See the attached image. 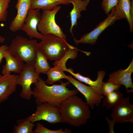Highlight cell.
Returning <instances> with one entry per match:
<instances>
[{"instance_id":"cell-1","label":"cell","mask_w":133,"mask_h":133,"mask_svg":"<svg viewBox=\"0 0 133 133\" xmlns=\"http://www.w3.org/2000/svg\"><path fill=\"white\" fill-rule=\"evenodd\" d=\"M60 81L59 84L48 86L40 77L38 81L34 84L35 86L33 90L36 104L47 102L59 108L64 101L78 93L79 91L76 89L70 90L67 88L70 83L68 81L65 82Z\"/></svg>"},{"instance_id":"cell-2","label":"cell","mask_w":133,"mask_h":133,"mask_svg":"<svg viewBox=\"0 0 133 133\" xmlns=\"http://www.w3.org/2000/svg\"><path fill=\"white\" fill-rule=\"evenodd\" d=\"M62 122L78 127L85 124L90 117L89 107L76 95L64 101L59 108Z\"/></svg>"},{"instance_id":"cell-3","label":"cell","mask_w":133,"mask_h":133,"mask_svg":"<svg viewBox=\"0 0 133 133\" xmlns=\"http://www.w3.org/2000/svg\"><path fill=\"white\" fill-rule=\"evenodd\" d=\"M38 44L36 40H29L18 35L12 40L7 50L14 57L34 67Z\"/></svg>"},{"instance_id":"cell-4","label":"cell","mask_w":133,"mask_h":133,"mask_svg":"<svg viewBox=\"0 0 133 133\" xmlns=\"http://www.w3.org/2000/svg\"><path fill=\"white\" fill-rule=\"evenodd\" d=\"M41 41L38 44V50L50 60L61 59L72 46L66 39L53 34L44 35Z\"/></svg>"},{"instance_id":"cell-5","label":"cell","mask_w":133,"mask_h":133,"mask_svg":"<svg viewBox=\"0 0 133 133\" xmlns=\"http://www.w3.org/2000/svg\"><path fill=\"white\" fill-rule=\"evenodd\" d=\"M111 117V120L105 118L109 125V133H114V126L116 123H133V105L129 98H123L113 107Z\"/></svg>"},{"instance_id":"cell-6","label":"cell","mask_w":133,"mask_h":133,"mask_svg":"<svg viewBox=\"0 0 133 133\" xmlns=\"http://www.w3.org/2000/svg\"><path fill=\"white\" fill-rule=\"evenodd\" d=\"M19 74L16 83L22 87L20 96L23 99L29 100L31 99L33 95L31 85L38 81L40 73L36 72L34 67L26 63Z\"/></svg>"},{"instance_id":"cell-7","label":"cell","mask_w":133,"mask_h":133,"mask_svg":"<svg viewBox=\"0 0 133 133\" xmlns=\"http://www.w3.org/2000/svg\"><path fill=\"white\" fill-rule=\"evenodd\" d=\"M61 8V6L58 5L51 10H43L37 26L38 30L40 33L44 35L52 34L66 39V34L55 20L56 14Z\"/></svg>"},{"instance_id":"cell-8","label":"cell","mask_w":133,"mask_h":133,"mask_svg":"<svg viewBox=\"0 0 133 133\" xmlns=\"http://www.w3.org/2000/svg\"><path fill=\"white\" fill-rule=\"evenodd\" d=\"M122 19L117 13L115 7L111 10L107 17L100 22L92 31L84 34L79 40L74 38V43L77 45L80 43L95 44L101 33L108 27L111 26L117 20Z\"/></svg>"},{"instance_id":"cell-9","label":"cell","mask_w":133,"mask_h":133,"mask_svg":"<svg viewBox=\"0 0 133 133\" xmlns=\"http://www.w3.org/2000/svg\"><path fill=\"white\" fill-rule=\"evenodd\" d=\"M36 105L34 113L27 117L31 122L34 123L44 120L51 124L62 122L59 107L47 102L40 103Z\"/></svg>"},{"instance_id":"cell-10","label":"cell","mask_w":133,"mask_h":133,"mask_svg":"<svg viewBox=\"0 0 133 133\" xmlns=\"http://www.w3.org/2000/svg\"><path fill=\"white\" fill-rule=\"evenodd\" d=\"M66 79L84 96L86 102L91 109H93L95 105L97 106L99 105L104 96L99 93L92 87L83 84L71 76H67Z\"/></svg>"},{"instance_id":"cell-11","label":"cell","mask_w":133,"mask_h":133,"mask_svg":"<svg viewBox=\"0 0 133 133\" xmlns=\"http://www.w3.org/2000/svg\"><path fill=\"white\" fill-rule=\"evenodd\" d=\"M40 10L39 9H29L21 29L31 39L35 38L41 40L44 35L39 33L37 30L38 25L41 18Z\"/></svg>"},{"instance_id":"cell-12","label":"cell","mask_w":133,"mask_h":133,"mask_svg":"<svg viewBox=\"0 0 133 133\" xmlns=\"http://www.w3.org/2000/svg\"><path fill=\"white\" fill-rule=\"evenodd\" d=\"M133 72V59L125 69H119L111 73L109 76L108 81L113 83L125 87L128 93L133 92V84L131 74Z\"/></svg>"},{"instance_id":"cell-13","label":"cell","mask_w":133,"mask_h":133,"mask_svg":"<svg viewBox=\"0 0 133 133\" xmlns=\"http://www.w3.org/2000/svg\"><path fill=\"white\" fill-rule=\"evenodd\" d=\"M30 5L31 0H17L15 5L17 14L9 26V29L11 31L16 32L21 30L30 9Z\"/></svg>"},{"instance_id":"cell-14","label":"cell","mask_w":133,"mask_h":133,"mask_svg":"<svg viewBox=\"0 0 133 133\" xmlns=\"http://www.w3.org/2000/svg\"><path fill=\"white\" fill-rule=\"evenodd\" d=\"M18 75L9 73L0 74V103L7 100L16 90Z\"/></svg>"},{"instance_id":"cell-15","label":"cell","mask_w":133,"mask_h":133,"mask_svg":"<svg viewBox=\"0 0 133 133\" xmlns=\"http://www.w3.org/2000/svg\"><path fill=\"white\" fill-rule=\"evenodd\" d=\"M69 2L72 4L73 8L69 13L71 26L69 32L73 35V29L77 25L78 20L81 17V13L85 11L90 2L89 0H68Z\"/></svg>"},{"instance_id":"cell-16","label":"cell","mask_w":133,"mask_h":133,"mask_svg":"<svg viewBox=\"0 0 133 133\" xmlns=\"http://www.w3.org/2000/svg\"><path fill=\"white\" fill-rule=\"evenodd\" d=\"M66 71L69 73L78 81L84 83L93 88L99 93L101 94V88L103 80L105 73L103 70H100L98 72V76L95 81L92 80L89 77H85L79 73H75L71 68H67Z\"/></svg>"},{"instance_id":"cell-17","label":"cell","mask_w":133,"mask_h":133,"mask_svg":"<svg viewBox=\"0 0 133 133\" xmlns=\"http://www.w3.org/2000/svg\"><path fill=\"white\" fill-rule=\"evenodd\" d=\"M117 13L122 19H126L129 25L130 31H133V7L131 0H118L115 7Z\"/></svg>"},{"instance_id":"cell-18","label":"cell","mask_w":133,"mask_h":133,"mask_svg":"<svg viewBox=\"0 0 133 133\" xmlns=\"http://www.w3.org/2000/svg\"><path fill=\"white\" fill-rule=\"evenodd\" d=\"M4 58L6 63L2 66L1 73L3 75L11 73V72L16 73L20 72L24 64L23 61L14 57L7 50L4 52Z\"/></svg>"},{"instance_id":"cell-19","label":"cell","mask_w":133,"mask_h":133,"mask_svg":"<svg viewBox=\"0 0 133 133\" xmlns=\"http://www.w3.org/2000/svg\"><path fill=\"white\" fill-rule=\"evenodd\" d=\"M70 4L68 0H31L30 9L49 11L61 4L67 5Z\"/></svg>"},{"instance_id":"cell-20","label":"cell","mask_w":133,"mask_h":133,"mask_svg":"<svg viewBox=\"0 0 133 133\" xmlns=\"http://www.w3.org/2000/svg\"><path fill=\"white\" fill-rule=\"evenodd\" d=\"M64 71L60 66L54 65L51 67L46 73L47 79L45 81L47 84H53L56 82L60 81L61 79H66L67 76L64 72Z\"/></svg>"},{"instance_id":"cell-21","label":"cell","mask_w":133,"mask_h":133,"mask_svg":"<svg viewBox=\"0 0 133 133\" xmlns=\"http://www.w3.org/2000/svg\"><path fill=\"white\" fill-rule=\"evenodd\" d=\"M35 126L34 123L29 120L27 117L17 120L13 127V133H33Z\"/></svg>"},{"instance_id":"cell-22","label":"cell","mask_w":133,"mask_h":133,"mask_svg":"<svg viewBox=\"0 0 133 133\" xmlns=\"http://www.w3.org/2000/svg\"><path fill=\"white\" fill-rule=\"evenodd\" d=\"M48 59L41 52L37 50L34 67L38 73L46 74L51 68L47 61Z\"/></svg>"},{"instance_id":"cell-23","label":"cell","mask_w":133,"mask_h":133,"mask_svg":"<svg viewBox=\"0 0 133 133\" xmlns=\"http://www.w3.org/2000/svg\"><path fill=\"white\" fill-rule=\"evenodd\" d=\"M123 98V94L119 90L113 91L105 96L102 106L110 109L113 108Z\"/></svg>"},{"instance_id":"cell-24","label":"cell","mask_w":133,"mask_h":133,"mask_svg":"<svg viewBox=\"0 0 133 133\" xmlns=\"http://www.w3.org/2000/svg\"><path fill=\"white\" fill-rule=\"evenodd\" d=\"M77 50H79L72 46L62 57L59 60L55 61L53 65L59 66L64 71H66L67 69L66 66V62L69 59H74L76 58L78 53Z\"/></svg>"},{"instance_id":"cell-25","label":"cell","mask_w":133,"mask_h":133,"mask_svg":"<svg viewBox=\"0 0 133 133\" xmlns=\"http://www.w3.org/2000/svg\"><path fill=\"white\" fill-rule=\"evenodd\" d=\"M71 130L66 129L65 130L61 129L56 130H52L45 127L39 122H37L35 129L33 130V133H70Z\"/></svg>"},{"instance_id":"cell-26","label":"cell","mask_w":133,"mask_h":133,"mask_svg":"<svg viewBox=\"0 0 133 133\" xmlns=\"http://www.w3.org/2000/svg\"><path fill=\"white\" fill-rule=\"evenodd\" d=\"M11 0H0V21H6Z\"/></svg>"},{"instance_id":"cell-27","label":"cell","mask_w":133,"mask_h":133,"mask_svg":"<svg viewBox=\"0 0 133 133\" xmlns=\"http://www.w3.org/2000/svg\"><path fill=\"white\" fill-rule=\"evenodd\" d=\"M120 86L115 84L108 81L103 82L102 86L101 94L105 96L108 93L115 90H119Z\"/></svg>"},{"instance_id":"cell-28","label":"cell","mask_w":133,"mask_h":133,"mask_svg":"<svg viewBox=\"0 0 133 133\" xmlns=\"http://www.w3.org/2000/svg\"><path fill=\"white\" fill-rule=\"evenodd\" d=\"M118 0H102L101 3L102 7L105 13L108 15L112 9L116 7Z\"/></svg>"},{"instance_id":"cell-29","label":"cell","mask_w":133,"mask_h":133,"mask_svg":"<svg viewBox=\"0 0 133 133\" xmlns=\"http://www.w3.org/2000/svg\"><path fill=\"white\" fill-rule=\"evenodd\" d=\"M8 46L6 45H4L0 47V65L1 63L2 59L4 58V52L7 50Z\"/></svg>"},{"instance_id":"cell-30","label":"cell","mask_w":133,"mask_h":133,"mask_svg":"<svg viewBox=\"0 0 133 133\" xmlns=\"http://www.w3.org/2000/svg\"><path fill=\"white\" fill-rule=\"evenodd\" d=\"M5 40V38L1 36H0V43H3Z\"/></svg>"},{"instance_id":"cell-31","label":"cell","mask_w":133,"mask_h":133,"mask_svg":"<svg viewBox=\"0 0 133 133\" xmlns=\"http://www.w3.org/2000/svg\"><path fill=\"white\" fill-rule=\"evenodd\" d=\"M132 7H133V0H131Z\"/></svg>"}]
</instances>
